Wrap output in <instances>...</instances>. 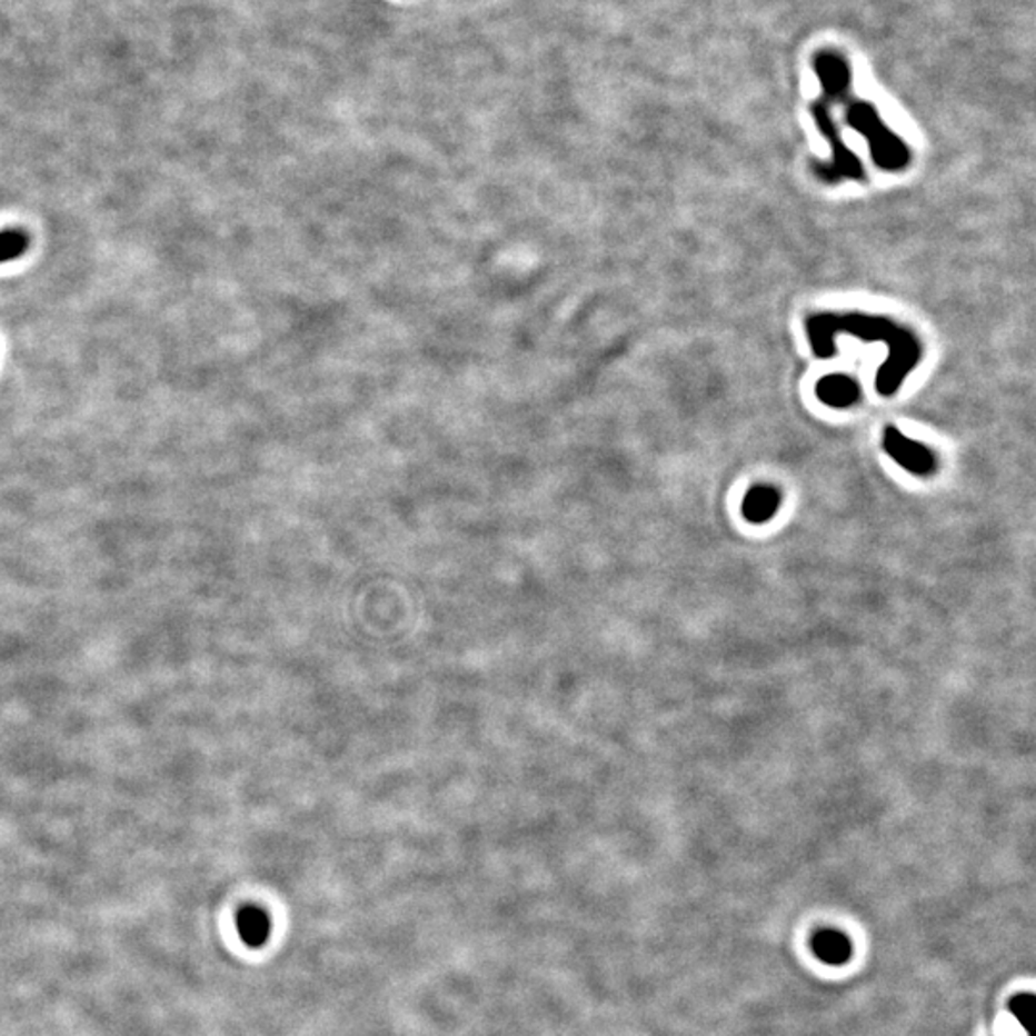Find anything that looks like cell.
Returning a JSON list of instances; mask_svg holds the SVG:
<instances>
[{"instance_id": "9", "label": "cell", "mask_w": 1036, "mask_h": 1036, "mask_svg": "<svg viewBox=\"0 0 1036 1036\" xmlns=\"http://www.w3.org/2000/svg\"><path fill=\"white\" fill-rule=\"evenodd\" d=\"M237 927H239L240 937L248 946L266 945L267 938L271 935V919L267 917L266 912L253 908V906L239 912Z\"/></svg>"}, {"instance_id": "10", "label": "cell", "mask_w": 1036, "mask_h": 1036, "mask_svg": "<svg viewBox=\"0 0 1036 1036\" xmlns=\"http://www.w3.org/2000/svg\"><path fill=\"white\" fill-rule=\"evenodd\" d=\"M29 239L26 232L4 231L0 232V263H7L26 252Z\"/></svg>"}, {"instance_id": "1", "label": "cell", "mask_w": 1036, "mask_h": 1036, "mask_svg": "<svg viewBox=\"0 0 1036 1036\" xmlns=\"http://www.w3.org/2000/svg\"><path fill=\"white\" fill-rule=\"evenodd\" d=\"M806 327H808L814 351L818 353L819 358L834 356L835 332L855 335V337L864 338L869 342H874V340L889 342V363L881 367L879 375H877V390L883 396H890L897 390L898 386L903 385L906 372L910 371L912 367H916L919 353H922L916 337L910 335L908 330L900 329L895 322L885 319V317H835L824 313V316L810 317L806 322Z\"/></svg>"}, {"instance_id": "7", "label": "cell", "mask_w": 1036, "mask_h": 1036, "mask_svg": "<svg viewBox=\"0 0 1036 1036\" xmlns=\"http://www.w3.org/2000/svg\"><path fill=\"white\" fill-rule=\"evenodd\" d=\"M816 71L829 97H840L850 84V70L847 62L834 52H824L816 60Z\"/></svg>"}, {"instance_id": "2", "label": "cell", "mask_w": 1036, "mask_h": 1036, "mask_svg": "<svg viewBox=\"0 0 1036 1036\" xmlns=\"http://www.w3.org/2000/svg\"><path fill=\"white\" fill-rule=\"evenodd\" d=\"M847 121L860 131L868 139L871 147V156L877 166L883 169H903L908 163V148L904 147L903 140L890 133L887 127L883 126L874 106L868 102H853L848 108Z\"/></svg>"}, {"instance_id": "4", "label": "cell", "mask_w": 1036, "mask_h": 1036, "mask_svg": "<svg viewBox=\"0 0 1036 1036\" xmlns=\"http://www.w3.org/2000/svg\"><path fill=\"white\" fill-rule=\"evenodd\" d=\"M814 118L818 121L819 131L826 135V139L829 140V145L834 148V160H831L829 166H824V168L819 169V176H824V179H829V181L858 179V177H861L860 160H858V158L845 147V142L840 140L839 133H837V127H835V121L829 118L826 106H816V108H814Z\"/></svg>"}, {"instance_id": "6", "label": "cell", "mask_w": 1036, "mask_h": 1036, "mask_svg": "<svg viewBox=\"0 0 1036 1036\" xmlns=\"http://www.w3.org/2000/svg\"><path fill=\"white\" fill-rule=\"evenodd\" d=\"M816 392L826 406L845 409L858 401L860 386L848 375H827L826 379L819 380Z\"/></svg>"}, {"instance_id": "8", "label": "cell", "mask_w": 1036, "mask_h": 1036, "mask_svg": "<svg viewBox=\"0 0 1036 1036\" xmlns=\"http://www.w3.org/2000/svg\"><path fill=\"white\" fill-rule=\"evenodd\" d=\"M813 948L816 956H818L821 962L829 964V966L847 964L850 954H853L850 940H848L843 933L834 932V929L816 933V937H814L813 940Z\"/></svg>"}, {"instance_id": "3", "label": "cell", "mask_w": 1036, "mask_h": 1036, "mask_svg": "<svg viewBox=\"0 0 1036 1036\" xmlns=\"http://www.w3.org/2000/svg\"><path fill=\"white\" fill-rule=\"evenodd\" d=\"M883 448L890 459L908 470L916 477H929L937 470V457L932 449L925 448L919 441H914L903 435L898 428L889 427L883 435Z\"/></svg>"}, {"instance_id": "5", "label": "cell", "mask_w": 1036, "mask_h": 1036, "mask_svg": "<svg viewBox=\"0 0 1036 1036\" xmlns=\"http://www.w3.org/2000/svg\"><path fill=\"white\" fill-rule=\"evenodd\" d=\"M779 505L781 494L774 486H755L743 499V517L747 518L750 525H764L776 517Z\"/></svg>"}, {"instance_id": "11", "label": "cell", "mask_w": 1036, "mask_h": 1036, "mask_svg": "<svg viewBox=\"0 0 1036 1036\" xmlns=\"http://www.w3.org/2000/svg\"><path fill=\"white\" fill-rule=\"evenodd\" d=\"M1009 1009L1016 1016L1017 1022L1022 1023L1027 1033H1033V1023H1035L1036 998L1035 995H1019L1009 1002Z\"/></svg>"}]
</instances>
